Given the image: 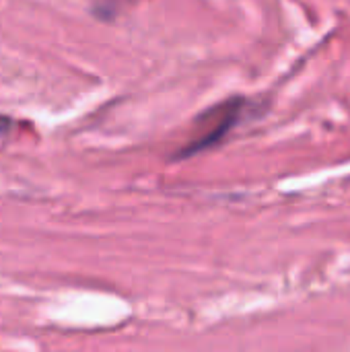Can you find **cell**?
<instances>
[{"instance_id":"2","label":"cell","mask_w":350,"mask_h":352,"mask_svg":"<svg viewBox=\"0 0 350 352\" xmlns=\"http://www.w3.org/2000/svg\"><path fill=\"white\" fill-rule=\"evenodd\" d=\"M136 0H97V6H95V14L99 19H111L116 16L126 4H132Z\"/></svg>"},{"instance_id":"3","label":"cell","mask_w":350,"mask_h":352,"mask_svg":"<svg viewBox=\"0 0 350 352\" xmlns=\"http://www.w3.org/2000/svg\"><path fill=\"white\" fill-rule=\"evenodd\" d=\"M12 120L8 118V116H4V113H0V138L2 136H6L8 132H10V128H12Z\"/></svg>"},{"instance_id":"1","label":"cell","mask_w":350,"mask_h":352,"mask_svg":"<svg viewBox=\"0 0 350 352\" xmlns=\"http://www.w3.org/2000/svg\"><path fill=\"white\" fill-rule=\"evenodd\" d=\"M250 101L245 97H229L202 111L192 128L186 144L179 146L173 159H190L219 146L248 116Z\"/></svg>"}]
</instances>
